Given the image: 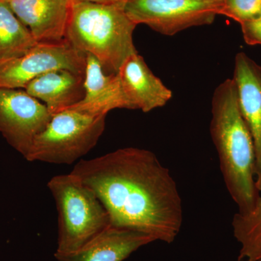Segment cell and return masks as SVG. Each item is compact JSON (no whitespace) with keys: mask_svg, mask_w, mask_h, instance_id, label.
Wrapping results in <instances>:
<instances>
[{"mask_svg":"<svg viewBox=\"0 0 261 261\" xmlns=\"http://www.w3.org/2000/svg\"><path fill=\"white\" fill-rule=\"evenodd\" d=\"M51 118L44 104L25 90L0 88V133L24 159Z\"/></svg>","mask_w":261,"mask_h":261,"instance_id":"cell-8","label":"cell"},{"mask_svg":"<svg viewBox=\"0 0 261 261\" xmlns=\"http://www.w3.org/2000/svg\"><path fill=\"white\" fill-rule=\"evenodd\" d=\"M126 1H127V0H126Z\"/></svg>","mask_w":261,"mask_h":261,"instance_id":"cell-20","label":"cell"},{"mask_svg":"<svg viewBox=\"0 0 261 261\" xmlns=\"http://www.w3.org/2000/svg\"><path fill=\"white\" fill-rule=\"evenodd\" d=\"M85 74L67 69L51 70L34 79L24 90L41 100L51 116L82 100Z\"/></svg>","mask_w":261,"mask_h":261,"instance_id":"cell-14","label":"cell"},{"mask_svg":"<svg viewBox=\"0 0 261 261\" xmlns=\"http://www.w3.org/2000/svg\"><path fill=\"white\" fill-rule=\"evenodd\" d=\"M211 112V135L225 185L238 213L247 214L253 208L260 192L255 184L253 139L240 112L233 79L215 89Z\"/></svg>","mask_w":261,"mask_h":261,"instance_id":"cell-2","label":"cell"},{"mask_svg":"<svg viewBox=\"0 0 261 261\" xmlns=\"http://www.w3.org/2000/svg\"><path fill=\"white\" fill-rule=\"evenodd\" d=\"M243 37L250 45H261V18L242 24Z\"/></svg>","mask_w":261,"mask_h":261,"instance_id":"cell-18","label":"cell"},{"mask_svg":"<svg viewBox=\"0 0 261 261\" xmlns=\"http://www.w3.org/2000/svg\"><path fill=\"white\" fill-rule=\"evenodd\" d=\"M124 5H99L70 0L65 40L77 50L92 55L107 73H117L128 57L138 53L134 44L137 24Z\"/></svg>","mask_w":261,"mask_h":261,"instance_id":"cell-3","label":"cell"},{"mask_svg":"<svg viewBox=\"0 0 261 261\" xmlns=\"http://www.w3.org/2000/svg\"><path fill=\"white\" fill-rule=\"evenodd\" d=\"M87 55L67 42H38L23 56L0 61V88L25 89L51 70L67 69L85 74Z\"/></svg>","mask_w":261,"mask_h":261,"instance_id":"cell-7","label":"cell"},{"mask_svg":"<svg viewBox=\"0 0 261 261\" xmlns=\"http://www.w3.org/2000/svg\"><path fill=\"white\" fill-rule=\"evenodd\" d=\"M47 187L58 215L56 255L77 251L111 226L109 214L95 192L76 175L53 176Z\"/></svg>","mask_w":261,"mask_h":261,"instance_id":"cell-4","label":"cell"},{"mask_svg":"<svg viewBox=\"0 0 261 261\" xmlns=\"http://www.w3.org/2000/svg\"><path fill=\"white\" fill-rule=\"evenodd\" d=\"M106 118L73 111L57 113L34 139L25 160L73 164L97 145L106 128Z\"/></svg>","mask_w":261,"mask_h":261,"instance_id":"cell-5","label":"cell"},{"mask_svg":"<svg viewBox=\"0 0 261 261\" xmlns=\"http://www.w3.org/2000/svg\"><path fill=\"white\" fill-rule=\"evenodd\" d=\"M7 0H0V61L23 56L37 44Z\"/></svg>","mask_w":261,"mask_h":261,"instance_id":"cell-15","label":"cell"},{"mask_svg":"<svg viewBox=\"0 0 261 261\" xmlns=\"http://www.w3.org/2000/svg\"><path fill=\"white\" fill-rule=\"evenodd\" d=\"M117 74L130 110L148 113L166 106L172 97V91L152 73L138 53L123 62Z\"/></svg>","mask_w":261,"mask_h":261,"instance_id":"cell-10","label":"cell"},{"mask_svg":"<svg viewBox=\"0 0 261 261\" xmlns=\"http://www.w3.org/2000/svg\"><path fill=\"white\" fill-rule=\"evenodd\" d=\"M37 42L65 40L70 0H7Z\"/></svg>","mask_w":261,"mask_h":261,"instance_id":"cell-12","label":"cell"},{"mask_svg":"<svg viewBox=\"0 0 261 261\" xmlns=\"http://www.w3.org/2000/svg\"><path fill=\"white\" fill-rule=\"evenodd\" d=\"M221 15L242 24L261 18V0H224Z\"/></svg>","mask_w":261,"mask_h":261,"instance_id":"cell-17","label":"cell"},{"mask_svg":"<svg viewBox=\"0 0 261 261\" xmlns=\"http://www.w3.org/2000/svg\"><path fill=\"white\" fill-rule=\"evenodd\" d=\"M261 261V260H260Z\"/></svg>","mask_w":261,"mask_h":261,"instance_id":"cell-21","label":"cell"},{"mask_svg":"<svg viewBox=\"0 0 261 261\" xmlns=\"http://www.w3.org/2000/svg\"><path fill=\"white\" fill-rule=\"evenodd\" d=\"M73 1L99 5H124L126 2V0H73Z\"/></svg>","mask_w":261,"mask_h":261,"instance_id":"cell-19","label":"cell"},{"mask_svg":"<svg viewBox=\"0 0 261 261\" xmlns=\"http://www.w3.org/2000/svg\"><path fill=\"white\" fill-rule=\"evenodd\" d=\"M93 190L106 207L111 226L150 235L172 243L183 223L181 197L174 178L147 149L125 147L72 170Z\"/></svg>","mask_w":261,"mask_h":261,"instance_id":"cell-1","label":"cell"},{"mask_svg":"<svg viewBox=\"0 0 261 261\" xmlns=\"http://www.w3.org/2000/svg\"><path fill=\"white\" fill-rule=\"evenodd\" d=\"M233 80L240 112L251 133L255 150V184L261 192V67L246 54L235 58Z\"/></svg>","mask_w":261,"mask_h":261,"instance_id":"cell-9","label":"cell"},{"mask_svg":"<svg viewBox=\"0 0 261 261\" xmlns=\"http://www.w3.org/2000/svg\"><path fill=\"white\" fill-rule=\"evenodd\" d=\"M232 228L233 236L240 244L238 261H260V194L250 212L247 214L237 213L233 216Z\"/></svg>","mask_w":261,"mask_h":261,"instance_id":"cell-16","label":"cell"},{"mask_svg":"<svg viewBox=\"0 0 261 261\" xmlns=\"http://www.w3.org/2000/svg\"><path fill=\"white\" fill-rule=\"evenodd\" d=\"M86 55L85 94L82 101L65 111L99 116H107L108 112L118 108L130 110L118 74L106 73L94 57Z\"/></svg>","mask_w":261,"mask_h":261,"instance_id":"cell-11","label":"cell"},{"mask_svg":"<svg viewBox=\"0 0 261 261\" xmlns=\"http://www.w3.org/2000/svg\"><path fill=\"white\" fill-rule=\"evenodd\" d=\"M224 0H127L124 10L138 25L145 24L166 36L212 23Z\"/></svg>","mask_w":261,"mask_h":261,"instance_id":"cell-6","label":"cell"},{"mask_svg":"<svg viewBox=\"0 0 261 261\" xmlns=\"http://www.w3.org/2000/svg\"><path fill=\"white\" fill-rule=\"evenodd\" d=\"M147 233L111 226L72 253L56 255L58 261H123L142 246L154 242Z\"/></svg>","mask_w":261,"mask_h":261,"instance_id":"cell-13","label":"cell"}]
</instances>
